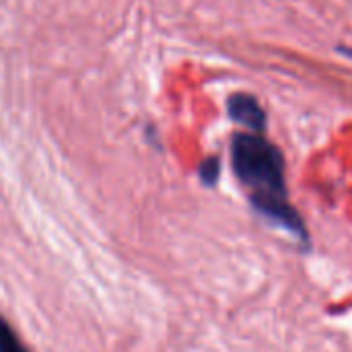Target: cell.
Wrapping results in <instances>:
<instances>
[{"label":"cell","instance_id":"2","mask_svg":"<svg viewBox=\"0 0 352 352\" xmlns=\"http://www.w3.org/2000/svg\"><path fill=\"white\" fill-rule=\"evenodd\" d=\"M227 111L233 122L245 126L248 130L256 134L266 130V111L262 109L260 101L254 95H248V93L231 95L227 101Z\"/></svg>","mask_w":352,"mask_h":352},{"label":"cell","instance_id":"1","mask_svg":"<svg viewBox=\"0 0 352 352\" xmlns=\"http://www.w3.org/2000/svg\"><path fill=\"white\" fill-rule=\"evenodd\" d=\"M231 165L241 186L250 192L254 208L270 223L307 241L305 223L289 204L285 157L278 146L256 132H239L231 140Z\"/></svg>","mask_w":352,"mask_h":352},{"label":"cell","instance_id":"3","mask_svg":"<svg viewBox=\"0 0 352 352\" xmlns=\"http://www.w3.org/2000/svg\"><path fill=\"white\" fill-rule=\"evenodd\" d=\"M0 352H31L4 316H0Z\"/></svg>","mask_w":352,"mask_h":352},{"label":"cell","instance_id":"4","mask_svg":"<svg viewBox=\"0 0 352 352\" xmlns=\"http://www.w3.org/2000/svg\"><path fill=\"white\" fill-rule=\"evenodd\" d=\"M198 175H200V182L204 186H214L219 182V175H221V161L219 157H208L200 163L198 167Z\"/></svg>","mask_w":352,"mask_h":352}]
</instances>
